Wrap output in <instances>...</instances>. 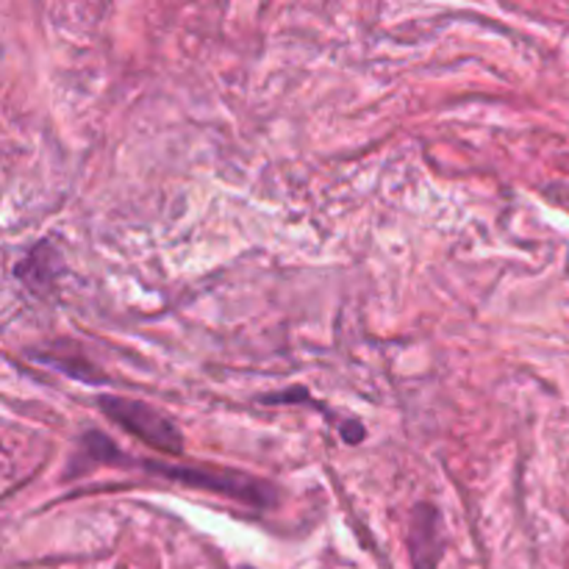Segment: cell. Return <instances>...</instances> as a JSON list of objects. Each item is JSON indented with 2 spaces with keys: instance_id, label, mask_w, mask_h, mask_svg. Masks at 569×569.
I'll return each instance as SVG.
<instances>
[{
  "instance_id": "obj_2",
  "label": "cell",
  "mask_w": 569,
  "mask_h": 569,
  "mask_svg": "<svg viewBox=\"0 0 569 569\" xmlns=\"http://www.w3.org/2000/svg\"><path fill=\"white\" fill-rule=\"evenodd\" d=\"M148 467L153 472H159V476L176 478V481L192 483V487H200V489H211V492H222V495H228V498L244 500V503L267 506L272 500L270 487H264V483L253 481V478H248V476H239V472H231V470L214 472V470H200V467L187 470V467L150 465V461H148Z\"/></svg>"
},
{
  "instance_id": "obj_3",
  "label": "cell",
  "mask_w": 569,
  "mask_h": 569,
  "mask_svg": "<svg viewBox=\"0 0 569 569\" xmlns=\"http://www.w3.org/2000/svg\"><path fill=\"white\" fill-rule=\"evenodd\" d=\"M439 515L433 506H417L411 515V565L415 569H433L439 561Z\"/></svg>"
},
{
  "instance_id": "obj_5",
  "label": "cell",
  "mask_w": 569,
  "mask_h": 569,
  "mask_svg": "<svg viewBox=\"0 0 569 569\" xmlns=\"http://www.w3.org/2000/svg\"><path fill=\"white\" fill-rule=\"evenodd\" d=\"M339 431H342V439L348 445H359L361 439L367 437V431H365V426H361L359 420H348V422H342V428H339Z\"/></svg>"
},
{
  "instance_id": "obj_1",
  "label": "cell",
  "mask_w": 569,
  "mask_h": 569,
  "mask_svg": "<svg viewBox=\"0 0 569 569\" xmlns=\"http://www.w3.org/2000/svg\"><path fill=\"white\" fill-rule=\"evenodd\" d=\"M100 411L106 417L133 433L137 439L148 442L150 448H159L164 453H181L183 437L170 417L159 411L156 406L142 403V400H128V398H100Z\"/></svg>"
},
{
  "instance_id": "obj_4",
  "label": "cell",
  "mask_w": 569,
  "mask_h": 569,
  "mask_svg": "<svg viewBox=\"0 0 569 569\" xmlns=\"http://www.w3.org/2000/svg\"><path fill=\"white\" fill-rule=\"evenodd\" d=\"M295 398H300V400H306V403H309V392H306L303 387L283 389V392H270V395H264V398H261V403H267V406H276V403H298V400H295Z\"/></svg>"
}]
</instances>
